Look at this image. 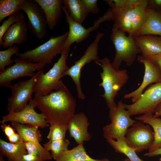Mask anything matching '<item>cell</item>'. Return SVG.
<instances>
[{
  "instance_id": "cell-27",
  "label": "cell",
  "mask_w": 161,
  "mask_h": 161,
  "mask_svg": "<svg viewBox=\"0 0 161 161\" xmlns=\"http://www.w3.org/2000/svg\"><path fill=\"white\" fill-rule=\"evenodd\" d=\"M11 125L24 142L40 143L42 140V135L38 127L17 122H11Z\"/></svg>"
},
{
  "instance_id": "cell-22",
  "label": "cell",
  "mask_w": 161,
  "mask_h": 161,
  "mask_svg": "<svg viewBox=\"0 0 161 161\" xmlns=\"http://www.w3.org/2000/svg\"><path fill=\"white\" fill-rule=\"evenodd\" d=\"M27 154L24 142L21 139L13 143L0 139V156L6 157L8 161H18Z\"/></svg>"
},
{
  "instance_id": "cell-20",
  "label": "cell",
  "mask_w": 161,
  "mask_h": 161,
  "mask_svg": "<svg viewBox=\"0 0 161 161\" xmlns=\"http://www.w3.org/2000/svg\"><path fill=\"white\" fill-rule=\"evenodd\" d=\"M143 56L151 58L161 54V37L144 35L134 36Z\"/></svg>"
},
{
  "instance_id": "cell-23",
  "label": "cell",
  "mask_w": 161,
  "mask_h": 161,
  "mask_svg": "<svg viewBox=\"0 0 161 161\" xmlns=\"http://www.w3.org/2000/svg\"><path fill=\"white\" fill-rule=\"evenodd\" d=\"M109 7L112 10L114 24L120 30L130 35L131 31V12L132 7Z\"/></svg>"
},
{
  "instance_id": "cell-24",
  "label": "cell",
  "mask_w": 161,
  "mask_h": 161,
  "mask_svg": "<svg viewBox=\"0 0 161 161\" xmlns=\"http://www.w3.org/2000/svg\"><path fill=\"white\" fill-rule=\"evenodd\" d=\"M137 120L150 126L153 130L154 139L148 152L154 151L161 147V119L155 117L153 113H149L135 117Z\"/></svg>"
},
{
  "instance_id": "cell-30",
  "label": "cell",
  "mask_w": 161,
  "mask_h": 161,
  "mask_svg": "<svg viewBox=\"0 0 161 161\" xmlns=\"http://www.w3.org/2000/svg\"><path fill=\"white\" fill-rule=\"evenodd\" d=\"M22 0H0V22L7 17L19 12Z\"/></svg>"
},
{
  "instance_id": "cell-40",
  "label": "cell",
  "mask_w": 161,
  "mask_h": 161,
  "mask_svg": "<svg viewBox=\"0 0 161 161\" xmlns=\"http://www.w3.org/2000/svg\"><path fill=\"white\" fill-rule=\"evenodd\" d=\"M149 58L156 64L161 69V54Z\"/></svg>"
},
{
  "instance_id": "cell-2",
  "label": "cell",
  "mask_w": 161,
  "mask_h": 161,
  "mask_svg": "<svg viewBox=\"0 0 161 161\" xmlns=\"http://www.w3.org/2000/svg\"><path fill=\"white\" fill-rule=\"evenodd\" d=\"M100 66L103 69L100 73L102 82L99 84L104 90L101 96L105 99L110 110L114 109L117 105L114 101L118 91L129 79L127 70H116L112 66L110 59L105 57L100 59Z\"/></svg>"
},
{
  "instance_id": "cell-8",
  "label": "cell",
  "mask_w": 161,
  "mask_h": 161,
  "mask_svg": "<svg viewBox=\"0 0 161 161\" xmlns=\"http://www.w3.org/2000/svg\"><path fill=\"white\" fill-rule=\"evenodd\" d=\"M122 100L119 101L114 109L109 110V117L111 123L103 128L104 137L106 140L125 139L127 129L137 122L131 118Z\"/></svg>"
},
{
  "instance_id": "cell-9",
  "label": "cell",
  "mask_w": 161,
  "mask_h": 161,
  "mask_svg": "<svg viewBox=\"0 0 161 161\" xmlns=\"http://www.w3.org/2000/svg\"><path fill=\"white\" fill-rule=\"evenodd\" d=\"M12 65L0 72V85L10 88L12 81L22 77L34 76L35 71L42 70L46 66L43 63H34L27 59L18 57L13 59Z\"/></svg>"
},
{
  "instance_id": "cell-32",
  "label": "cell",
  "mask_w": 161,
  "mask_h": 161,
  "mask_svg": "<svg viewBox=\"0 0 161 161\" xmlns=\"http://www.w3.org/2000/svg\"><path fill=\"white\" fill-rule=\"evenodd\" d=\"M19 48L17 45H14L8 49L0 51V72L4 71L6 66L13 63L11 57L13 55L19 52Z\"/></svg>"
},
{
  "instance_id": "cell-4",
  "label": "cell",
  "mask_w": 161,
  "mask_h": 161,
  "mask_svg": "<svg viewBox=\"0 0 161 161\" xmlns=\"http://www.w3.org/2000/svg\"><path fill=\"white\" fill-rule=\"evenodd\" d=\"M69 52L63 51L52 67L44 74L43 69L38 71L35 87V94L45 95L59 89L64 84L61 79L64 72L68 68L66 65Z\"/></svg>"
},
{
  "instance_id": "cell-46",
  "label": "cell",
  "mask_w": 161,
  "mask_h": 161,
  "mask_svg": "<svg viewBox=\"0 0 161 161\" xmlns=\"http://www.w3.org/2000/svg\"><path fill=\"white\" fill-rule=\"evenodd\" d=\"M128 161H130L129 159Z\"/></svg>"
},
{
  "instance_id": "cell-26",
  "label": "cell",
  "mask_w": 161,
  "mask_h": 161,
  "mask_svg": "<svg viewBox=\"0 0 161 161\" xmlns=\"http://www.w3.org/2000/svg\"><path fill=\"white\" fill-rule=\"evenodd\" d=\"M63 2L72 18L82 24L89 13L82 0H63Z\"/></svg>"
},
{
  "instance_id": "cell-35",
  "label": "cell",
  "mask_w": 161,
  "mask_h": 161,
  "mask_svg": "<svg viewBox=\"0 0 161 161\" xmlns=\"http://www.w3.org/2000/svg\"><path fill=\"white\" fill-rule=\"evenodd\" d=\"M1 128L7 138L13 135L16 133L13 128L9 125L6 123L1 124Z\"/></svg>"
},
{
  "instance_id": "cell-5",
  "label": "cell",
  "mask_w": 161,
  "mask_h": 161,
  "mask_svg": "<svg viewBox=\"0 0 161 161\" xmlns=\"http://www.w3.org/2000/svg\"><path fill=\"white\" fill-rule=\"evenodd\" d=\"M68 32L57 36H51L44 44L36 48L22 53L18 52L16 56L27 59L35 63L51 64L54 58L63 51V45L67 36Z\"/></svg>"
},
{
  "instance_id": "cell-38",
  "label": "cell",
  "mask_w": 161,
  "mask_h": 161,
  "mask_svg": "<svg viewBox=\"0 0 161 161\" xmlns=\"http://www.w3.org/2000/svg\"><path fill=\"white\" fill-rule=\"evenodd\" d=\"M8 140L10 143H16L18 142L21 140V137L18 133H15L13 135L7 138Z\"/></svg>"
},
{
  "instance_id": "cell-15",
  "label": "cell",
  "mask_w": 161,
  "mask_h": 161,
  "mask_svg": "<svg viewBox=\"0 0 161 161\" xmlns=\"http://www.w3.org/2000/svg\"><path fill=\"white\" fill-rule=\"evenodd\" d=\"M138 62L143 64L144 74L143 81L140 86L133 91L125 95L123 98L131 99L132 103H134L140 97L145 89L152 83H155L161 81V69L151 59L142 55L137 56Z\"/></svg>"
},
{
  "instance_id": "cell-28",
  "label": "cell",
  "mask_w": 161,
  "mask_h": 161,
  "mask_svg": "<svg viewBox=\"0 0 161 161\" xmlns=\"http://www.w3.org/2000/svg\"><path fill=\"white\" fill-rule=\"evenodd\" d=\"M148 15V5L132 7L131 12V31L130 35L134 36L145 23Z\"/></svg>"
},
{
  "instance_id": "cell-7",
  "label": "cell",
  "mask_w": 161,
  "mask_h": 161,
  "mask_svg": "<svg viewBox=\"0 0 161 161\" xmlns=\"http://www.w3.org/2000/svg\"><path fill=\"white\" fill-rule=\"evenodd\" d=\"M62 8L69 27L68 35L63 45V49L69 52L70 51V46L73 44L75 42L78 43L85 40L88 37L91 32L99 28L102 23L113 19L112 10L110 8L103 16L95 21L92 26L86 28L82 24L75 22L72 18L63 5Z\"/></svg>"
},
{
  "instance_id": "cell-18",
  "label": "cell",
  "mask_w": 161,
  "mask_h": 161,
  "mask_svg": "<svg viewBox=\"0 0 161 161\" xmlns=\"http://www.w3.org/2000/svg\"><path fill=\"white\" fill-rule=\"evenodd\" d=\"M28 30L25 19L14 23L4 35L2 47L7 48L23 43L27 39Z\"/></svg>"
},
{
  "instance_id": "cell-21",
  "label": "cell",
  "mask_w": 161,
  "mask_h": 161,
  "mask_svg": "<svg viewBox=\"0 0 161 161\" xmlns=\"http://www.w3.org/2000/svg\"><path fill=\"white\" fill-rule=\"evenodd\" d=\"M144 35H158L161 37V13L148 6L147 19L135 36Z\"/></svg>"
},
{
  "instance_id": "cell-11",
  "label": "cell",
  "mask_w": 161,
  "mask_h": 161,
  "mask_svg": "<svg viewBox=\"0 0 161 161\" xmlns=\"http://www.w3.org/2000/svg\"><path fill=\"white\" fill-rule=\"evenodd\" d=\"M161 102V81L150 86L132 104L123 103V105L131 116L154 113L155 109Z\"/></svg>"
},
{
  "instance_id": "cell-12",
  "label": "cell",
  "mask_w": 161,
  "mask_h": 161,
  "mask_svg": "<svg viewBox=\"0 0 161 161\" xmlns=\"http://www.w3.org/2000/svg\"><path fill=\"white\" fill-rule=\"evenodd\" d=\"M19 8L27 16L29 31L38 39L44 38L47 25L44 13L38 3L35 0H22Z\"/></svg>"
},
{
  "instance_id": "cell-41",
  "label": "cell",
  "mask_w": 161,
  "mask_h": 161,
  "mask_svg": "<svg viewBox=\"0 0 161 161\" xmlns=\"http://www.w3.org/2000/svg\"><path fill=\"white\" fill-rule=\"evenodd\" d=\"M153 115L155 117L161 116V102L157 107Z\"/></svg>"
},
{
  "instance_id": "cell-25",
  "label": "cell",
  "mask_w": 161,
  "mask_h": 161,
  "mask_svg": "<svg viewBox=\"0 0 161 161\" xmlns=\"http://www.w3.org/2000/svg\"><path fill=\"white\" fill-rule=\"evenodd\" d=\"M83 143L63 152L55 161H111L106 158L98 159L91 157L87 153Z\"/></svg>"
},
{
  "instance_id": "cell-42",
  "label": "cell",
  "mask_w": 161,
  "mask_h": 161,
  "mask_svg": "<svg viewBox=\"0 0 161 161\" xmlns=\"http://www.w3.org/2000/svg\"><path fill=\"white\" fill-rule=\"evenodd\" d=\"M0 161H5L3 157L0 156Z\"/></svg>"
},
{
  "instance_id": "cell-1",
  "label": "cell",
  "mask_w": 161,
  "mask_h": 161,
  "mask_svg": "<svg viewBox=\"0 0 161 161\" xmlns=\"http://www.w3.org/2000/svg\"><path fill=\"white\" fill-rule=\"evenodd\" d=\"M33 99L36 107L50 125L67 126L75 114L76 101L64 84L46 95L35 94Z\"/></svg>"
},
{
  "instance_id": "cell-36",
  "label": "cell",
  "mask_w": 161,
  "mask_h": 161,
  "mask_svg": "<svg viewBox=\"0 0 161 161\" xmlns=\"http://www.w3.org/2000/svg\"><path fill=\"white\" fill-rule=\"evenodd\" d=\"M18 161H44L41 158L28 154L24 155Z\"/></svg>"
},
{
  "instance_id": "cell-34",
  "label": "cell",
  "mask_w": 161,
  "mask_h": 161,
  "mask_svg": "<svg viewBox=\"0 0 161 161\" xmlns=\"http://www.w3.org/2000/svg\"><path fill=\"white\" fill-rule=\"evenodd\" d=\"M89 13L93 14H98L100 11L98 7L97 0H82Z\"/></svg>"
},
{
  "instance_id": "cell-44",
  "label": "cell",
  "mask_w": 161,
  "mask_h": 161,
  "mask_svg": "<svg viewBox=\"0 0 161 161\" xmlns=\"http://www.w3.org/2000/svg\"><path fill=\"white\" fill-rule=\"evenodd\" d=\"M159 161H161V158H160Z\"/></svg>"
},
{
  "instance_id": "cell-16",
  "label": "cell",
  "mask_w": 161,
  "mask_h": 161,
  "mask_svg": "<svg viewBox=\"0 0 161 161\" xmlns=\"http://www.w3.org/2000/svg\"><path fill=\"white\" fill-rule=\"evenodd\" d=\"M50 126L47 136L49 141L44 146L51 151L52 158L55 160L62 152L68 150L70 141L65 137L68 128L67 126L61 125Z\"/></svg>"
},
{
  "instance_id": "cell-6",
  "label": "cell",
  "mask_w": 161,
  "mask_h": 161,
  "mask_svg": "<svg viewBox=\"0 0 161 161\" xmlns=\"http://www.w3.org/2000/svg\"><path fill=\"white\" fill-rule=\"evenodd\" d=\"M103 35L102 32H97L94 41L87 47L83 55L63 73L64 76L67 75L71 78L76 86L77 97L79 99H85V95L82 90L80 81L82 69L86 64L92 61H94L96 64L100 65V59L98 55V46L100 41Z\"/></svg>"
},
{
  "instance_id": "cell-13",
  "label": "cell",
  "mask_w": 161,
  "mask_h": 161,
  "mask_svg": "<svg viewBox=\"0 0 161 161\" xmlns=\"http://www.w3.org/2000/svg\"><path fill=\"white\" fill-rule=\"evenodd\" d=\"M154 139V132L150 126L142 122H137L127 129L125 140L128 146L139 152L148 150Z\"/></svg>"
},
{
  "instance_id": "cell-33",
  "label": "cell",
  "mask_w": 161,
  "mask_h": 161,
  "mask_svg": "<svg viewBox=\"0 0 161 161\" xmlns=\"http://www.w3.org/2000/svg\"><path fill=\"white\" fill-rule=\"evenodd\" d=\"M24 19L23 13L19 11L8 17L7 19L3 21L0 26V46H2L3 37L7 30L14 23Z\"/></svg>"
},
{
  "instance_id": "cell-39",
  "label": "cell",
  "mask_w": 161,
  "mask_h": 161,
  "mask_svg": "<svg viewBox=\"0 0 161 161\" xmlns=\"http://www.w3.org/2000/svg\"><path fill=\"white\" fill-rule=\"evenodd\" d=\"M144 155L145 156L148 157L161 155V147L152 152H146Z\"/></svg>"
},
{
  "instance_id": "cell-43",
  "label": "cell",
  "mask_w": 161,
  "mask_h": 161,
  "mask_svg": "<svg viewBox=\"0 0 161 161\" xmlns=\"http://www.w3.org/2000/svg\"><path fill=\"white\" fill-rule=\"evenodd\" d=\"M129 159L128 158H126L125 160H123L122 161H128Z\"/></svg>"
},
{
  "instance_id": "cell-45",
  "label": "cell",
  "mask_w": 161,
  "mask_h": 161,
  "mask_svg": "<svg viewBox=\"0 0 161 161\" xmlns=\"http://www.w3.org/2000/svg\"><path fill=\"white\" fill-rule=\"evenodd\" d=\"M159 12H160L161 13V10Z\"/></svg>"
},
{
  "instance_id": "cell-19",
  "label": "cell",
  "mask_w": 161,
  "mask_h": 161,
  "mask_svg": "<svg viewBox=\"0 0 161 161\" xmlns=\"http://www.w3.org/2000/svg\"><path fill=\"white\" fill-rule=\"evenodd\" d=\"M35 0L43 11L49 28L54 30L62 16L63 0Z\"/></svg>"
},
{
  "instance_id": "cell-17",
  "label": "cell",
  "mask_w": 161,
  "mask_h": 161,
  "mask_svg": "<svg viewBox=\"0 0 161 161\" xmlns=\"http://www.w3.org/2000/svg\"><path fill=\"white\" fill-rule=\"evenodd\" d=\"M89 125L88 118L84 113L80 112L75 114L67 126L70 137L73 138L78 144L89 141L91 138L88 130Z\"/></svg>"
},
{
  "instance_id": "cell-10",
  "label": "cell",
  "mask_w": 161,
  "mask_h": 161,
  "mask_svg": "<svg viewBox=\"0 0 161 161\" xmlns=\"http://www.w3.org/2000/svg\"><path fill=\"white\" fill-rule=\"evenodd\" d=\"M38 72L30 79L22 80L12 85V95L7 98V110L8 113L19 112L24 109L32 98L35 92Z\"/></svg>"
},
{
  "instance_id": "cell-14",
  "label": "cell",
  "mask_w": 161,
  "mask_h": 161,
  "mask_svg": "<svg viewBox=\"0 0 161 161\" xmlns=\"http://www.w3.org/2000/svg\"><path fill=\"white\" fill-rule=\"evenodd\" d=\"M36 107L33 99L32 98L24 109L17 112L8 113L1 117V124L8 122H17L21 124L29 125L44 128L49 124L47 122L44 116L38 113L35 110Z\"/></svg>"
},
{
  "instance_id": "cell-37",
  "label": "cell",
  "mask_w": 161,
  "mask_h": 161,
  "mask_svg": "<svg viewBox=\"0 0 161 161\" xmlns=\"http://www.w3.org/2000/svg\"><path fill=\"white\" fill-rule=\"evenodd\" d=\"M148 6L158 12L161 10V0H149Z\"/></svg>"
},
{
  "instance_id": "cell-29",
  "label": "cell",
  "mask_w": 161,
  "mask_h": 161,
  "mask_svg": "<svg viewBox=\"0 0 161 161\" xmlns=\"http://www.w3.org/2000/svg\"><path fill=\"white\" fill-rule=\"evenodd\" d=\"M106 140L116 152L124 154L130 161H144L139 158L134 150L128 145L125 139Z\"/></svg>"
},
{
  "instance_id": "cell-3",
  "label": "cell",
  "mask_w": 161,
  "mask_h": 161,
  "mask_svg": "<svg viewBox=\"0 0 161 161\" xmlns=\"http://www.w3.org/2000/svg\"><path fill=\"white\" fill-rule=\"evenodd\" d=\"M110 39L115 51V56L111 64L116 70H119L123 62L127 66H131L137 55L141 53L134 37L126 35L125 32L118 29L114 24L112 29Z\"/></svg>"
},
{
  "instance_id": "cell-31",
  "label": "cell",
  "mask_w": 161,
  "mask_h": 161,
  "mask_svg": "<svg viewBox=\"0 0 161 161\" xmlns=\"http://www.w3.org/2000/svg\"><path fill=\"white\" fill-rule=\"evenodd\" d=\"M24 143L28 154L38 157L44 161L52 158L49 151L42 146L40 142H24Z\"/></svg>"
}]
</instances>
